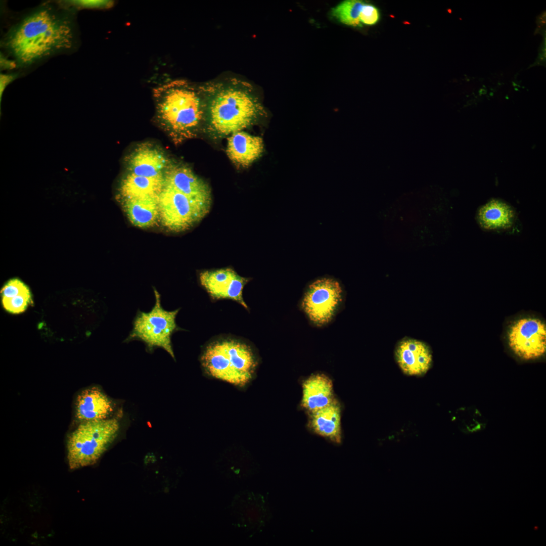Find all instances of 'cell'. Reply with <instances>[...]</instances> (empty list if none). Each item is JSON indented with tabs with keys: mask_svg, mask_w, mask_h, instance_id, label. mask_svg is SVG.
I'll return each instance as SVG.
<instances>
[{
	"mask_svg": "<svg viewBox=\"0 0 546 546\" xmlns=\"http://www.w3.org/2000/svg\"><path fill=\"white\" fill-rule=\"evenodd\" d=\"M75 10L67 6L42 4L11 26L2 47L21 68L73 51L78 42Z\"/></svg>",
	"mask_w": 546,
	"mask_h": 546,
	"instance_id": "obj_1",
	"label": "cell"
},
{
	"mask_svg": "<svg viewBox=\"0 0 546 546\" xmlns=\"http://www.w3.org/2000/svg\"><path fill=\"white\" fill-rule=\"evenodd\" d=\"M205 105L203 131L215 139L250 127L261 118L264 109L250 85L235 79L201 86Z\"/></svg>",
	"mask_w": 546,
	"mask_h": 546,
	"instance_id": "obj_2",
	"label": "cell"
},
{
	"mask_svg": "<svg viewBox=\"0 0 546 546\" xmlns=\"http://www.w3.org/2000/svg\"><path fill=\"white\" fill-rule=\"evenodd\" d=\"M153 95L156 122L175 144L203 131L206 105L201 86L175 80L157 86Z\"/></svg>",
	"mask_w": 546,
	"mask_h": 546,
	"instance_id": "obj_3",
	"label": "cell"
},
{
	"mask_svg": "<svg viewBox=\"0 0 546 546\" xmlns=\"http://www.w3.org/2000/svg\"><path fill=\"white\" fill-rule=\"evenodd\" d=\"M200 362L211 377L242 387L253 379L258 359L249 343L228 336L208 342L202 351Z\"/></svg>",
	"mask_w": 546,
	"mask_h": 546,
	"instance_id": "obj_4",
	"label": "cell"
},
{
	"mask_svg": "<svg viewBox=\"0 0 546 546\" xmlns=\"http://www.w3.org/2000/svg\"><path fill=\"white\" fill-rule=\"evenodd\" d=\"M120 428L115 418L79 423L67 440V460L73 470L97 463L117 437Z\"/></svg>",
	"mask_w": 546,
	"mask_h": 546,
	"instance_id": "obj_5",
	"label": "cell"
},
{
	"mask_svg": "<svg viewBox=\"0 0 546 546\" xmlns=\"http://www.w3.org/2000/svg\"><path fill=\"white\" fill-rule=\"evenodd\" d=\"M153 291L154 306L148 311H137L132 329L124 342L140 341L149 351L160 348L175 359L171 338L174 333L181 330L176 322L180 308L173 310L165 309L162 306L160 294L154 287Z\"/></svg>",
	"mask_w": 546,
	"mask_h": 546,
	"instance_id": "obj_6",
	"label": "cell"
},
{
	"mask_svg": "<svg viewBox=\"0 0 546 546\" xmlns=\"http://www.w3.org/2000/svg\"><path fill=\"white\" fill-rule=\"evenodd\" d=\"M343 299V291L339 282L333 278H323L308 286L302 297L300 306L312 325L322 327L335 318Z\"/></svg>",
	"mask_w": 546,
	"mask_h": 546,
	"instance_id": "obj_7",
	"label": "cell"
},
{
	"mask_svg": "<svg viewBox=\"0 0 546 546\" xmlns=\"http://www.w3.org/2000/svg\"><path fill=\"white\" fill-rule=\"evenodd\" d=\"M158 202L162 224L174 232L191 229L209 212L210 208L165 186L159 195Z\"/></svg>",
	"mask_w": 546,
	"mask_h": 546,
	"instance_id": "obj_8",
	"label": "cell"
},
{
	"mask_svg": "<svg viewBox=\"0 0 546 546\" xmlns=\"http://www.w3.org/2000/svg\"><path fill=\"white\" fill-rule=\"evenodd\" d=\"M508 343L512 351L525 360L534 359L546 350V327L540 320L524 317L515 321L508 331Z\"/></svg>",
	"mask_w": 546,
	"mask_h": 546,
	"instance_id": "obj_9",
	"label": "cell"
},
{
	"mask_svg": "<svg viewBox=\"0 0 546 546\" xmlns=\"http://www.w3.org/2000/svg\"><path fill=\"white\" fill-rule=\"evenodd\" d=\"M234 524L246 532H256L263 527L270 518V512L263 496L245 489L233 497L230 505Z\"/></svg>",
	"mask_w": 546,
	"mask_h": 546,
	"instance_id": "obj_10",
	"label": "cell"
},
{
	"mask_svg": "<svg viewBox=\"0 0 546 546\" xmlns=\"http://www.w3.org/2000/svg\"><path fill=\"white\" fill-rule=\"evenodd\" d=\"M201 286L214 300L230 299L246 309L248 307L243 297L244 286L249 278L241 277L231 267L201 271L199 276Z\"/></svg>",
	"mask_w": 546,
	"mask_h": 546,
	"instance_id": "obj_11",
	"label": "cell"
},
{
	"mask_svg": "<svg viewBox=\"0 0 546 546\" xmlns=\"http://www.w3.org/2000/svg\"><path fill=\"white\" fill-rule=\"evenodd\" d=\"M172 161L160 146L146 142L137 145L127 154L124 165L127 173L149 177H163Z\"/></svg>",
	"mask_w": 546,
	"mask_h": 546,
	"instance_id": "obj_12",
	"label": "cell"
},
{
	"mask_svg": "<svg viewBox=\"0 0 546 546\" xmlns=\"http://www.w3.org/2000/svg\"><path fill=\"white\" fill-rule=\"evenodd\" d=\"M163 178L164 186L210 208L212 197L209 186L188 165L172 161L165 171Z\"/></svg>",
	"mask_w": 546,
	"mask_h": 546,
	"instance_id": "obj_13",
	"label": "cell"
},
{
	"mask_svg": "<svg viewBox=\"0 0 546 546\" xmlns=\"http://www.w3.org/2000/svg\"><path fill=\"white\" fill-rule=\"evenodd\" d=\"M395 357L402 372L410 376L425 375L432 362L429 346L423 341L410 338H404L398 342Z\"/></svg>",
	"mask_w": 546,
	"mask_h": 546,
	"instance_id": "obj_14",
	"label": "cell"
},
{
	"mask_svg": "<svg viewBox=\"0 0 546 546\" xmlns=\"http://www.w3.org/2000/svg\"><path fill=\"white\" fill-rule=\"evenodd\" d=\"M114 410L112 401L97 387L82 390L76 398L75 417L79 423L112 418Z\"/></svg>",
	"mask_w": 546,
	"mask_h": 546,
	"instance_id": "obj_15",
	"label": "cell"
},
{
	"mask_svg": "<svg viewBox=\"0 0 546 546\" xmlns=\"http://www.w3.org/2000/svg\"><path fill=\"white\" fill-rule=\"evenodd\" d=\"M263 150L261 138L240 131L228 138L226 152L234 164L246 167L261 156Z\"/></svg>",
	"mask_w": 546,
	"mask_h": 546,
	"instance_id": "obj_16",
	"label": "cell"
},
{
	"mask_svg": "<svg viewBox=\"0 0 546 546\" xmlns=\"http://www.w3.org/2000/svg\"><path fill=\"white\" fill-rule=\"evenodd\" d=\"M334 399L332 381L326 375H313L303 383L301 406L309 414L327 406Z\"/></svg>",
	"mask_w": 546,
	"mask_h": 546,
	"instance_id": "obj_17",
	"label": "cell"
},
{
	"mask_svg": "<svg viewBox=\"0 0 546 546\" xmlns=\"http://www.w3.org/2000/svg\"><path fill=\"white\" fill-rule=\"evenodd\" d=\"M310 414L309 426L315 433L335 443L341 442V406L336 399Z\"/></svg>",
	"mask_w": 546,
	"mask_h": 546,
	"instance_id": "obj_18",
	"label": "cell"
},
{
	"mask_svg": "<svg viewBox=\"0 0 546 546\" xmlns=\"http://www.w3.org/2000/svg\"><path fill=\"white\" fill-rule=\"evenodd\" d=\"M121 200L123 210L133 225L148 228L159 219V196Z\"/></svg>",
	"mask_w": 546,
	"mask_h": 546,
	"instance_id": "obj_19",
	"label": "cell"
},
{
	"mask_svg": "<svg viewBox=\"0 0 546 546\" xmlns=\"http://www.w3.org/2000/svg\"><path fill=\"white\" fill-rule=\"evenodd\" d=\"M164 187L163 177H149L126 172L119 188L121 199L159 196Z\"/></svg>",
	"mask_w": 546,
	"mask_h": 546,
	"instance_id": "obj_20",
	"label": "cell"
},
{
	"mask_svg": "<svg viewBox=\"0 0 546 546\" xmlns=\"http://www.w3.org/2000/svg\"><path fill=\"white\" fill-rule=\"evenodd\" d=\"M514 217L511 207L497 200L490 201L483 205L477 215L479 224L487 230L508 228L512 224Z\"/></svg>",
	"mask_w": 546,
	"mask_h": 546,
	"instance_id": "obj_21",
	"label": "cell"
},
{
	"mask_svg": "<svg viewBox=\"0 0 546 546\" xmlns=\"http://www.w3.org/2000/svg\"><path fill=\"white\" fill-rule=\"evenodd\" d=\"M4 308L8 312L18 314L24 311L31 303V295L27 286L17 278L8 281L1 291Z\"/></svg>",
	"mask_w": 546,
	"mask_h": 546,
	"instance_id": "obj_22",
	"label": "cell"
},
{
	"mask_svg": "<svg viewBox=\"0 0 546 546\" xmlns=\"http://www.w3.org/2000/svg\"><path fill=\"white\" fill-rule=\"evenodd\" d=\"M215 468L224 478L233 481L250 478L258 471L259 466L251 458L220 459Z\"/></svg>",
	"mask_w": 546,
	"mask_h": 546,
	"instance_id": "obj_23",
	"label": "cell"
},
{
	"mask_svg": "<svg viewBox=\"0 0 546 546\" xmlns=\"http://www.w3.org/2000/svg\"><path fill=\"white\" fill-rule=\"evenodd\" d=\"M364 3L359 0H346L332 8V15L346 25L361 26L359 16Z\"/></svg>",
	"mask_w": 546,
	"mask_h": 546,
	"instance_id": "obj_24",
	"label": "cell"
},
{
	"mask_svg": "<svg viewBox=\"0 0 546 546\" xmlns=\"http://www.w3.org/2000/svg\"><path fill=\"white\" fill-rule=\"evenodd\" d=\"M379 18V12L375 6L370 4H363L359 16L361 23L372 25L378 21Z\"/></svg>",
	"mask_w": 546,
	"mask_h": 546,
	"instance_id": "obj_25",
	"label": "cell"
},
{
	"mask_svg": "<svg viewBox=\"0 0 546 546\" xmlns=\"http://www.w3.org/2000/svg\"><path fill=\"white\" fill-rule=\"evenodd\" d=\"M68 2L72 6L90 8H107L111 7L113 2L110 1H74Z\"/></svg>",
	"mask_w": 546,
	"mask_h": 546,
	"instance_id": "obj_26",
	"label": "cell"
},
{
	"mask_svg": "<svg viewBox=\"0 0 546 546\" xmlns=\"http://www.w3.org/2000/svg\"><path fill=\"white\" fill-rule=\"evenodd\" d=\"M1 95L3 92L4 88L7 85L15 78L14 75H1Z\"/></svg>",
	"mask_w": 546,
	"mask_h": 546,
	"instance_id": "obj_27",
	"label": "cell"
}]
</instances>
